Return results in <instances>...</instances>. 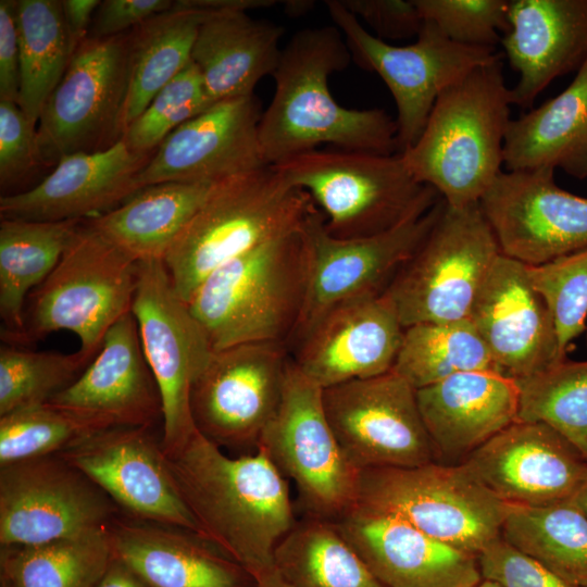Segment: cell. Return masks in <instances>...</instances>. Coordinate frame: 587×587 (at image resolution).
<instances>
[{"mask_svg": "<svg viewBox=\"0 0 587 587\" xmlns=\"http://www.w3.org/2000/svg\"><path fill=\"white\" fill-rule=\"evenodd\" d=\"M199 536L253 579L297 522L288 480L257 451L232 458L198 430L166 454Z\"/></svg>", "mask_w": 587, "mask_h": 587, "instance_id": "1", "label": "cell"}, {"mask_svg": "<svg viewBox=\"0 0 587 587\" xmlns=\"http://www.w3.org/2000/svg\"><path fill=\"white\" fill-rule=\"evenodd\" d=\"M351 54L334 26L303 28L282 50L275 89L259 124L267 165L329 143L340 149L397 153L396 121L383 109H348L332 96L328 78Z\"/></svg>", "mask_w": 587, "mask_h": 587, "instance_id": "2", "label": "cell"}, {"mask_svg": "<svg viewBox=\"0 0 587 587\" xmlns=\"http://www.w3.org/2000/svg\"><path fill=\"white\" fill-rule=\"evenodd\" d=\"M511 105L502 58L478 66L439 95L420 137L400 157L448 205L477 203L502 172Z\"/></svg>", "mask_w": 587, "mask_h": 587, "instance_id": "3", "label": "cell"}, {"mask_svg": "<svg viewBox=\"0 0 587 587\" xmlns=\"http://www.w3.org/2000/svg\"><path fill=\"white\" fill-rule=\"evenodd\" d=\"M314 207L308 192L291 186L273 166L214 184L164 258L176 292L188 303L211 273L299 229Z\"/></svg>", "mask_w": 587, "mask_h": 587, "instance_id": "4", "label": "cell"}, {"mask_svg": "<svg viewBox=\"0 0 587 587\" xmlns=\"http://www.w3.org/2000/svg\"><path fill=\"white\" fill-rule=\"evenodd\" d=\"M307 275L300 227L223 264L187 305L214 351L251 342L288 346L302 313Z\"/></svg>", "mask_w": 587, "mask_h": 587, "instance_id": "5", "label": "cell"}, {"mask_svg": "<svg viewBox=\"0 0 587 587\" xmlns=\"http://www.w3.org/2000/svg\"><path fill=\"white\" fill-rule=\"evenodd\" d=\"M273 167L309 193L328 233L340 239L390 230L421 217L440 198L414 178L397 153L314 149Z\"/></svg>", "mask_w": 587, "mask_h": 587, "instance_id": "6", "label": "cell"}, {"mask_svg": "<svg viewBox=\"0 0 587 587\" xmlns=\"http://www.w3.org/2000/svg\"><path fill=\"white\" fill-rule=\"evenodd\" d=\"M500 254L478 202L462 208L445 202L433 228L384 295L404 328L469 320L475 298Z\"/></svg>", "mask_w": 587, "mask_h": 587, "instance_id": "7", "label": "cell"}, {"mask_svg": "<svg viewBox=\"0 0 587 587\" xmlns=\"http://www.w3.org/2000/svg\"><path fill=\"white\" fill-rule=\"evenodd\" d=\"M358 507L398 517L475 555L501 536L507 514V503L463 464L436 461L362 471Z\"/></svg>", "mask_w": 587, "mask_h": 587, "instance_id": "8", "label": "cell"}, {"mask_svg": "<svg viewBox=\"0 0 587 587\" xmlns=\"http://www.w3.org/2000/svg\"><path fill=\"white\" fill-rule=\"evenodd\" d=\"M137 278L138 261L88 222L82 224L35 294L27 341L68 330L92 359L110 327L132 311Z\"/></svg>", "mask_w": 587, "mask_h": 587, "instance_id": "9", "label": "cell"}, {"mask_svg": "<svg viewBox=\"0 0 587 587\" xmlns=\"http://www.w3.org/2000/svg\"><path fill=\"white\" fill-rule=\"evenodd\" d=\"M351 58L376 73L390 90L397 109V154L420 137L439 95L478 66L501 59L489 47L457 43L424 21L416 41L395 46L366 30L340 0L325 1Z\"/></svg>", "mask_w": 587, "mask_h": 587, "instance_id": "10", "label": "cell"}, {"mask_svg": "<svg viewBox=\"0 0 587 587\" xmlns=\"http://www.w3.org/2000/svg\"><path fill=\"white\" fill-rule=\"evenodd\" d=\"M322 394L291 359L280 403L258 450L294 482L304 516L337 522L358 505L360 472L333 433Z\"/></svg>", "mask_w": 587, "mask_h": 587, "instance_id": "11", "label": "cell"}, {"mask_svg": "<svg viewBox=\"0 0 587 587\" xmlns=\"http://www.w3.org/2000/svg\"><path fill=\"white\" fill-rule=\"evenodd\" d=\"M129 85V32L87 37L39 116L37 137L43 164L67 154L98 152L124 135Z\"/></svg>", "mask_w": 587, "mask_h": 587, "instance_id": "12", "label": "cell"}, {"mask_svg": "<svg viewBox=\"0 0 587 587\" xmlns=\"http://www.w3.org/2000/svg\"><path fill=\"white\" fill-rule=\"evenodd\" d=\"M132 313L160 391L161 445L168 454L197 430L190 410V389L214 350L187 303L176 292L161 260L138 262Z\"/></svg>", "mask_w": 587, "mask_h": 587, "instance_id": "13", "label": "cell"}, {"mask_svg": "<svg viewBox=\"0 0 587 587\" xmlns=\"http://www.w3.org/2000/svg\"><path fill=\"white\" fill-rule=\"evenodd\" d=\"M291 361L288 346L251 342L213 351L190 389L196 429L233 450H258L275 414Z\"/></svg>", "mask_w": 587, "mask_h": 587, "instance_id": "14", "label": "cell"}, {"mask_svg": "<svg viewBox=\"0 0 587 587\" xmlns=\"http://www.w3.org/2000/svg\"><path fill=\"white\" fill-rule=\"evenodd\" d=\"M444 205L445 200L439 198L421 217L385 233L350 239L332 236L315 205L301 226L308 264L307 291L291 340L333 307L384 294L426 238Z\"/></svg>", "mask_w": 587, "mask_h": 587, "instance_id": "15", "label": "cell"}, {"mask_svg": "<svg viewBox=\"0 0 587 587\" xmlns=\"http://www.w3.org/2000/svg\"><path fill=\"white\" fill-rule=\"evenodd\" d=\"M322 400L345 457L360 473L435 461L416 390L395 371L323 388Z\"/></svg>", "mask_w": 587, "mask_h": 587, "instance_id": "16", "label": "cell"}, {"mask_svg": "<svg viewBox=\"0 0 587 587\" xmlns=\"http://www.w3.org/2000/svg\"><path fill=\"white\" fill-rule=\"evenodd\" d=\"M117 505L60 454L0 466V544L30 546L105 529Z\"/></svg>", "mask_w": 587, "mask_h": 587, "instance_id": "17", "label": "cell"}, {"mask_svg": "<svg viewBox=\"0 0 587 587\" xmlns=\"http://www.w3.org/2000/svg\"><path fill=\"white\" fill-rule=\"evenodd\" d=\"M501 254L540 266L587 247V198L554 180V170L502 171L479 200Z\"/></svg>", "mask_w": 587, "mask_h": 587, "instance_id": "18", "label": "cell"}, {"mask_svg": "<svg viewBox=\"0 0 587 587\" xmlns=\"http://www.w3.org/2000/svg\"><path fill=\"white\" fill-rule=\"evenodd\" d=\"M84 473L134 520L199 536L161 442L150 427H113L58 453ZM200 537V536H199Z\"/></svg>", "mask_w": 587, "mask_h": 587, "instance_id": "19", "label": "cell"}, {"mask_svg": "<svg viewBox=\"0 0 587 587\" xmlns=\"http://www.w3.org/2000/svg\"><path fill=\"white\" fill-rule=\"evenodd\" d=\"M254 96L223 100L173 130L136 176L139 189L161 183L216 184L266 164Z\"/></svg>", "mask_w": 587, "mask_h": 587, "instance_id": "20", "label": "cell"}, {"mask_svg": "<svg viewBox=\"0 0 587 587\" xmlns=\"http://www.w3.org/2000/svg\"><path fill=\"white\" fill-rule=\"evenodd\" d=\"M461 464L497 498L515 505L572 500L587 479V459L541 422H514Z\"/></svg>", "mask_w": 587, "mask_h": 587, "instance_id": "21", "label": "cell"}, {"mask_svg": "<svg viewBox=\"0 0 587 587\" xmlns=\"http://www.w3.org/2000/svg\"><path fill=\"white\" fill-rule=\"evenodd\" d=\"M404 327L384 295L339 303L288 345L296 366L322 388L392 370Z\"/></svg>", "mask_w": 587, "mask_h": 587, "instance_id": "22", "label": "cell"}, {"mask_svg": "<svg viewBox=\"0 0 587 587\" xmlns=\"http://www.w3.org/2000/svg\"><path fill=\"white\" fill-rule=\"evenodd\" d=\"M469 320L499 372L513 379L565 360L552 312L533 285L528 266L503 254L482 285Z\"/></svg>", "mask_w": 587, "mask_h": 587, "instance_id": "23", "label": "cell"}, {"mask_svg": "<svg viewBox=\"0 0 587 587\" xmlns=\"http://www.w3.org/2000/svg\"><path fill=\"white\" fill-rule=\"evenodd\" d=\"M48 403L102 429L152 427L162 420V400L145 358L137 322L123 315L107 332L82 374Z\"/></svg>", "mask_w": 587, "mask_h": 587, "instance_id": "24", "label": "cell"}, {"mask_svg": "<svg viewBox=\"0 0 587 587\" xmlns=\"http://www.w3.org/2000/svg\"><path fill=\"white\" fill-rule=\"evenodd\" d=\"M334 523L385 587H476L483 580L477 555L398 517L357 505Z\"/></svg>", "mask_w": 587, "mask_h": 587, "instance_id": "25", "label": "cell"}, {"mask_svg": "<svg viewBox=\"0 0 587 587\" xmlns=\"http://www.w3.org/2000/svg\"><path fill=\"white\" fill-rule=\"evenodd\" d=\"M151 155L132 151L123 139L102 151L64 155L35 187L2 196L0 215L41 222L98 217L140 190L136 176Z\"/></svg>", "mask_w": 587, "mask_h": 587, "instance_id": "26", "label": "cell"}, {"mask_svg": "<svg viewBox=\"0 0 587 587\" xmlns=\"http://www.w3.org/2000/svg\"><path fill=\"white\" fill-rule=\"evenodd\" d=\"M500 43L519 80L512 104L530 108L550 83L587 60V0H511Z\"/></svg>", "mask_w": 587, "mask_h": 587, "instance_id": "27", "label": "cell"}, {"mask_svg": "<svg viewBox=\"0 0 587 587\" xmlns=\"http://www.w3.org/2000/svg\"><path fill=\"white\" fill-rule=\"evenodd\" d=\"M435 461L460 464L496 434L517 421L515 380L496 371L452 375L416 390Z\"/></svg>", "mask_w": 587, "mask_h": 587, "instance_id": "28", "label": "cell"}, {"mask_svg": "<svg viewBox=\"0 0 587 587\" xmlns=\"http://www.w3.org/2000/svg\"><path fill=\"white\" fill-rule=\"evenodd\" d=\"M108 535L113 557L151 587H242L250 576L207 540L180 528L114 517Z\"/></svg>", "mask_w": 587, "mask_h": 587, "instance_id": "29", "label": "cell"}, {"mask_svg": "<svg viewBox=\"0 0 587 587\" xmlns=\"http://www.w3.org/2000/svg\"><path fill=\"white\" fill-rule=\"evenodd\" d=\"M283 27L242 10L211 12L200 25L191 52L212 103L249 97L277 68Z\"/></svg>", "mask_w": 587, "mask_h": 587, "instance_id": "30", "label": "cell"}, {"mask_svg": "<svg viewBox=\"0 0 587 587\" xmlns=\"http://www.w3.org/2000/svg\"><path fill=\"white\" fill-rule=\"evenodd\" d=\"M503 165L505 171L560 168L587 178V60L561 93L511 118Z\"/></svg>", "mask_w": 587, "mask_h": 587, "instance_id": "31", "label": "cell"}, {"mask_svg": "<svg viewBox=\"0 0 587 587\" xmlns=\"http://www.w3.org/2000/svg\"><path fill=\"white\" fill-rule=\"evenodd\" d=\"M213 185L174 182L150 185L88 223L136 261H164Z\"/></svg>", "mask_w": 587, "mask_h": 587, "instance_id": "32", "label": "cell"}, {"mask_svg": "<svg viewBox=\"0 0 587 587\" xmlns=\"http://www.w3.org/2000/svg\"><path fill=\"white\" fill-rule=\"evenodd\" d=\"M82 224L79 220L41 222L1 217L0 315L7 339L28 342L25 297L51 274Z\"/></svg>", "mask_w": 587, "mask_h": 587, "instance_id": "33", "label": "cell"}, {"mask_svg": "<svg viewBox=\"0 0 587 587\" xmlns=\"http://www.w3.org/2000/svg\"><path fill=\"white\" fill-rule=\"evenodd\" d=\"M211 12L173 8L129 30V85L124 133L154 96L191 61L200 25Z\"/></svg>", "mask_w": 587, "mask_h": 587, "instance_id": "34", "label": "cell"}, {"mask_svg": "<svg viewBox=\"0 0 587 587\" xmlns=\"http://www.w3.org/2000/svg\"><path fill=\"white\" fill-rule=\"evenodd\" d=\"M501 536L572 587H587V517L567 500L545 507L507 503Z\"/></svg>", "mask_w": 587, "mask_h": 587, "instance_id": "35", "label": "cell"}, {"mask_svg": "<svg viewBox=\"0 0 587 587\" xmlns=\"http://www.w3.org/2000/svg\"><path fill=\"white\" fill-rule=\"evenodd\" d=\"M274 564L291 587H385L330 521L303 516L277 545Z\"/></svg>", "mask_w": 587, "mask_h": 587, "instance_id": "36", "label": "cell"}, {"mask_svg": "<svg viewBox=\"0 0 587 587\" xmlns=\"http://www.w3.org/2000/svg\"><path fill=\"white\" fill-rule=\"evenodd\" d=\"M113 552L105 529L40 545L1 547V580L9 587H96Z\"/></svg>", "mask_w": 587, "mask_h": 587, "instance_id": "37", "label": "cell"}, {"mask_svg": "<svg viewBox=\"0 0 587 587\" xmlns=\"http://www.w3.org/2000/svg\"><path fill=\"white\" fill-rule=\"evenodd\" d=\"M20 47L17 105L36 125L61 82L72 52L59 0H16Z\"/></svg>", "mask_w": 587, "mask_h": 587, "instance_id": "38", "label": "cell"}, {"mask_svg": "<svg viewBox=\"0 0 587 587\" xmlns=\"http://www.w3.org/2000/svg\"><path fill=\"white\" fill-rule=\"evenodd\" d=\"M392 371L415 390L459 373L499 372L470 320L405 327Z\"/></svg>", "mask_w": 587, "mask_h": 587, "instance_id": "39", "label": "cell"}, {"mask_svg": "<svg viewBox=\"0 0 587 587\" xmlns=\"http://www.w3.org/2000/svg\"><path fill=\"white\" fill-rule=\"evenodd\" d=\"M517 421L541 422L565 437L587 459V361H564L523 378Z\"/></svg>", "mask_w": 587, "mask_h": 587, "instance_id": "40", "label": "cell"}, {"mask_svg": "<svg viewBox=\"0 0 587 587\" xmlns=\"http://www.w3.org/2000/svg\"><path fill=\"white\" fill-rule=\"evenodd\" d=\"M91 360L80 350L66 354L1 346L0 416L48 402L71 385Z\"/></svg>", "mask_w": 587, "mask_h": 587, "instance_id": "41", "label": "cell"}, {"mask_svg": "<svg viewBox=\"0 0 587 587\" xmlns=\"http://www.w3.org/2000/svg\"><path fill=\"white\" fill-rule=\"evenodd\" d=\"M104 430L93 422L48 402L0 416V466L57 454Z\"/></svg>", "mask_w": 587, "mask_h": 587, "instance_id": "42", "label": "cell"}, {"mask_svg": "<svg viewBox=\"0 0 587 587\" xmlns=\"http://www.w3.org/2000/svg\"><path fill=\"white\" fill-rule=\"evenodd\" d=\"M212 104L200 72L190 61L130 123L122 139L132 151L151 154L173 130Z\"/></svg>", "mask_w": 587, "mask_h": 587, "instance_id": "43", "label": "cell"}, {"mask_svg": "<svg viewBox=\"0 0 587 587\" xmlns=\"http://www.w3.org/2000/svg\"><path fill=\"white\" fill-rule=\"evenodd\" d=\"M530 280L552 312L560 354L586 330L587 247L540 266H528Z\"/></svg>", "mask_w": 587, "mask_h": 587, "instance_id": "44", "label": "cell"}, {"mask_svg": "<svg viewBox=\"0 0 587 587\" xmlns=\"http://www.w3.org/2000/svg\"><path fill=\"white\" fill-rule=\"evenodd\" d=\"M423 21L450 40L495 48L510 27L508 0H413Z\"/></svg>", "mask_w": 587, "mask_h": 587, "instance_id": "45", "label": "cell"}, {"mask_svg": "<svg viewBox=\"0 0 587 587\" xmlns=\"http://www.w3.org/2000/svg\"><path fill=\"white\" fill-rule=\"evenodd\" d=\"M43 164L37 128L17 103L0 100V185L7 188L21 182L33 168Z\"/></svg>", "mask_w": 587, "mask_h": 587, "instance_id": "46", "label": "cell"}, {"mask_svg": "<svg viewBox=\"0 0 587 587\" xmlns=\"http://www.w3.org/2000/svg\"><path fill=\"white\" fill-rule=\"evenodd\" d=\"M477 561L483 579L503 587H572L502 536L486 546Z\"/></svg>", "mask_w": 587, "mask_h": 587, "instance_id": "47", "label": "cell"}, {"mask_svg": "<svg viewBox=\"0 0 587 587\" xmlns=\"http://www.w3.org/2000/svg\"><path fill=\"white\" fill-rule=\"evenodd\" d=\"M340 1L384 41L416 37L424 23L413 0Z\"/></svg>", "mask_w": 587, "mask_h": 587, "instance_id": "48", "label": "cell"}, {"mask_svg": "<svg viewBox=\"0 0 587 587\" xmlns=\"http://www.w3.org/2000/svg\"><path fill=\"white\" fill-rule=\"evenodd\" d=\"M171 0H104L92 20L88 37L107 38L127 33L173 8Z\"/></svg>", "mask_w": 587, "mask_h": 587, "instance_id": "49", "label": "cell"}, {"mask_svg": "<svg viewBox=\"0 0 587 587\" xmlns=\"http://www.w3.org/2000/svg\"><path fill=\"white\" fill-rule=\"evenodd\" d=\"M18 90L16 0H0V100L17 103Z\"/></svg>", "mask_w": 587, "mask_h": 587, "instance_id": "50", "label": "cell"}, {"mask_svg": "<svg viewBox=\"0 0 587 587\" xmlns=\"http://www.w3.org/2000/svg\"><path fill=\"white\" fill-rule=\"evenodd\" d=\"M99 0H63L62 13L70 49L73 52L88 37Z\"/></svg>", "mask_w": 587, "mask_h": 587, "instance_id": "51", "label": "cell"}, {"mask_svg": "<svg viewBox=\"0 0 587 587\" xmlns=\"http://www.w3.org/2000/svg\"><path fill=\"white\" fill-rule=\"evenodd\" d=\"M96 587H151L118 559H112L105 574Z\"/></svg>", "mask_w": 587, "mask_h": 587, "instance_id": "52", "label": "cell"}, {"mask_svg": "<svg viewBox=\"0 0 587 587\" xmlns=\"http://www.w3.org/2000/svg\"><path fill=\"white\" fill-rule=\"evenodd\" d=\"M255 587H291L282 576L275 564L253 578Z\"/></svg>", "mask_w": 587, "mask_h": 587, "instance_id": "53", "label": "cell"}, {"mask_svg": "<svg viewBox=\"0 0 587 587\" xmlns=\"http://www.w3.org/2000/svg\"><path fill=\"white\" fill-rule=\"evenodd\" d=\"M572 500L587 517V479Z\"/></svg>", "mask_w": 587, "mask_h": 587, "instance_id": "54", "label": "cell"}, {"mask_svg": "<svg viewBox=\"0 0 587 587\" xmlns=\"http://www.w3.org/2000/svg\"><path fill=\"white\" fill-rule=\"evenodd\" d=\"M476 587H503V586L488 579H483Z\"/></svg>", "mask_w": 587, "mask_h": 587, "instance_id": "55", "label": "cell"}, {"mask_svg": "<svg viewBox=\"0 0 587 587\" xmlns=\"http://www.w3.org/2000/svg\"><path fill=\"white\" fill-rule=\"evenodd\" d=\"M1 587H9V586L1 580Z\"/></svg>", "mask_w": 587, "mask_h": 587, "instance_id": "56", "label": "cell"}, {"mask_svg": "<svg viewBox=\"0 0 587 587\" xmlns=\"http://www.w3.org/2000/svg\"><path fill=\"white\" fill-rule=\"evenodd\" d=\"M585 333H586V342H587V326H586V330H585Z\"/></svg>", "mask_w": 587, "mask_h": 587, "instance_id": "57", "label": "cell"}]
</instances>
